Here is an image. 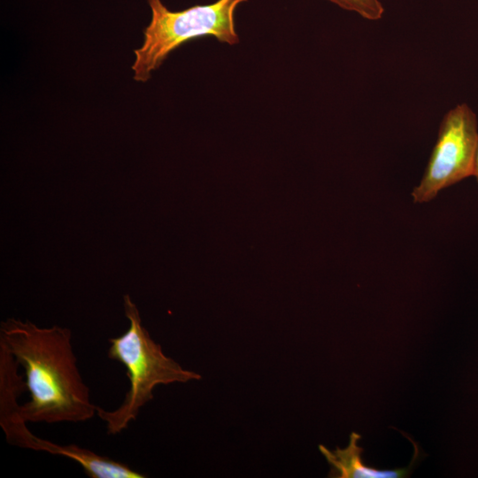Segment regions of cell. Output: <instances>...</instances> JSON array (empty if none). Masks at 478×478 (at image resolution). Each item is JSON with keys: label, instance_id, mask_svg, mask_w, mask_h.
Listing matches in <instances>:
<instances>
[{"label": "cell", "instance_id": "277c9868", "mask_svg": "<svg viewBox=\"0 0 478 478\" xmlns=\"http://www.w3.org/2000/svg\"><path fill=\"white\" fill-rule=\"evenodd\" d=\"M477 143L478 122L473 109L462 103L448 111L422 179L412 192L413 202L427 203L443 189L472 176Z\"/></svg>", "mask_w": 478, "mask_h": 478}, {"label": "cell", "instance_id": "8992f818", "mask_svg": "<svg viewBox=\"0 0 478 478\" xmlns=\"http://www.w3.org/2000/svg\"><path fill=\"white\" fill-rule=\"evenodd\" d=\"M360 435L352 432L346 448H336L330 451L323 445L319 449L331 466L330 477L335 478H399L409 475L412 466L419 459L418 447L414 444L415 452L410 465L393 470H378L365 465L361 459L363 449L358 445Z\"/></svg>", "mask_w": 478, "mask_h": 478}, {"label": "cell", "instance_id": "3957f363", "mask_svg": "<svg viewBox=\"0 0 478 478\" xmlns=\"http://www.w3.org/2000/svg\"><path fill=\"white\" fill-rule=\"evenodd\" d=\"M246 1L217 0L172 12L161 0H148L151 19L144 29L142 46L135 50L134 79L147 81L172 50L191 39L212 35L231 45L239 42L234 14L236 7Z\"/></svg>", "mask_w": 478, "mask_h": 478}, {"label": "cell", "instance_id": "ba28073f", "mask_svg": "<svg viewBox=\"0 0 478 478\" xmlns=\"http://www.w3.org/2000/svg\"><path fill=\"white\" fill-rule=\"evenodd\" d=\"M473 176L475 177L477 182H478V143L476 147V152L474 157V173Z\"/></svg>", "mask_w": 478, "mask_h": 478}, {"label": "cell", "instance_id": "5b68a950", "mask_svg": "<svg viewBox=\"0 0 478 478\" xmlns=\"http://www.w3.org/2000/svg\"><path fill=\"white\" fill-rule=\"evenodd\" d=\"M19 447L68 458L77 462L90 478H144L128 465L79 447L75 444L61 445L42 439L28 430L21 438Z\"/></svg>", "mask_w": 478, "mask_h": 478}, {"label": "cell", "instance_id": "52a82bcc", "mask_svg": "<svg viewBox=\"0 0 478 478\" xmlns=\"http://www.w3.org/2000/svg\"><path fill=\"white\" fill-rule=\"evenodd\" d=\"M339 7L355 12L368 20H378L382 18L384 7L380 0H328Z\"/></svg>", "mask_w": 478, "mask_h": 478}, {"label": "cell", "instance_id": "7a4b0ae2", "mask_svg": "<svg viewBox=\"0 0 478 478\" xmlns=\"http://www.w3.org/2000/svg\"><path fill=\"white\" fill-rule=\"evenodd\" d=\"M123 301L129 327L120 336L108 339L107 354L109 358L124 366L130 387L117 409L106 411L97 406L96 415L105 422L109 435L120 433L136 420L141 408L153 398L156 386L202 378L167 357L142 325L139 311L131 297L125 295Z\"/></svg>", "mask_w": 478, "mask_h": 478}, {"label": "cell", "instance_id": "6da1fadb", "mask_svg": "<svg viewBox=\"0 0 478 478\" xmlns=\"http://www.w3.org/2000/svg\"><path fill=\"white\" fill-rule=\"evenodd\" d=\"M0 344L25 371L30 400L19 407L23 420L82 422L96 414L68 328H40L28 320L8 319L1 323Z\"/></svg>", "mask_w": 478, "mask_h": 478}]
</instances>
